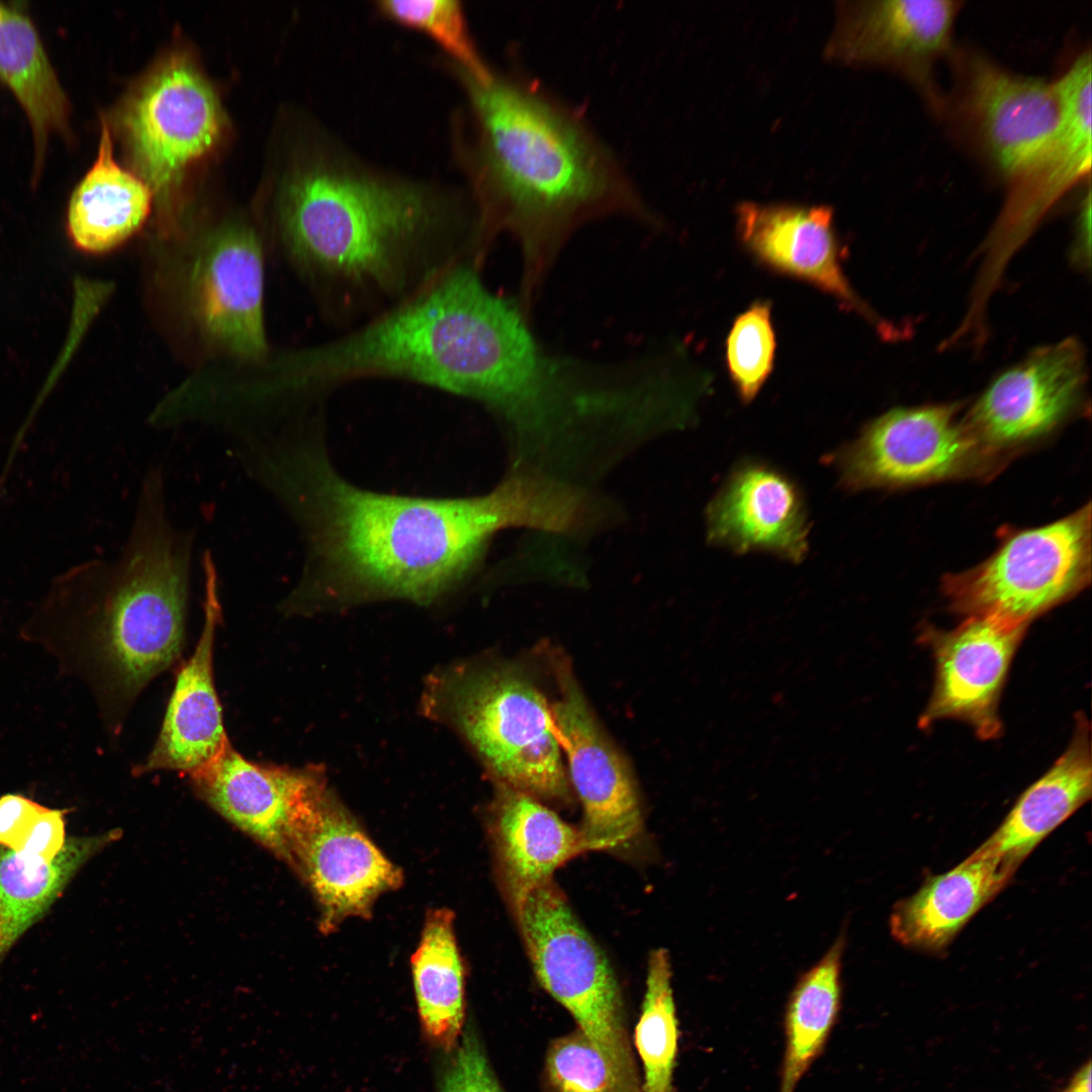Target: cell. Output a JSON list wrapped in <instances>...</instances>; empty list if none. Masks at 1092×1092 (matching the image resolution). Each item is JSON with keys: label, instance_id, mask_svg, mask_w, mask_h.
I'll return each instance as SVG.
<instances>
[{"label": "cell", "instance_id": "obj_1", "mask_svg": "<svg viewBox=\"0 0 1092 1092\" xmlns=\"http://www.w3.org/2000/svg\"><path fill=\"white\" fill-rule=\"evenodd\" d=\"M248 476L301 525L309 565L289 598L327 582L354 598L428 603L462 580L497 531L553 532L563 499L547 477L518 473L486 495L424 498L359 489L306 442L273 439L255 450Z\"/></svg>", "mask_w": 1092, "mask_h": 1092}, {"label": "cell", "instance_id": "obj_2", "mask_svg": "<svg viewBox=\"0 0 1092 1092\" xmlns=\"http://www.w3.org/2000/svg\"><path fill=\"white\" fill-rule=\"evenodd\" d=\"M476 123L478 234L518 244V300L530 312L569 238L611 214L653 221L622 170L573 112L533 83L494 73L478 81L458 70Z\"/></svg>", "mask_w": 1092, "mask_h": 1092}, {"label": "cell", "instance_id": "obj_3", "mask_svg": "<svg viewBox=\"0 0 1092 1092\" xmlns=\"http://www.w3.org/2000/svg\"><path fill=\"white\" fill-rule=\"evenodd\" d=\"M194 546L195 533L171 516L161 469H150L117 555L59 574L25 627L34 639L57 641L113 736L141 692L181 654Z\"/></svg>", "mask_w": 1092, "mask_h": 1092}, {"label": "cell", "instance_id": "obj_4", "mask_svg": "<svg viewBox=\"0 0 1092 1092\" xmlns=\"http://www.w3.org/2000/svg\"><path fill=\"white\" fill-rule=\"evenodd\" d=\"M521 306L491 291L476 267L441 268L395 307L294 362L298 385L396 377L490 400Z\"/></svg>", "mask_w": 1092, "mask_h": 1092}, {"label": "cell", "instance_id": "obj_5", "mask_svg": "<svg viewBox=\"0 0 1092 1092\" xmlns=\"http://www.w3.org/2000/svg\"><path fill=\"white\" fill-rule=\"evenodd\" d=\"M428 187L382 176L346 156L324 154L288 182L284 245L302 271L349 291L393 294L427 259L450 221Z\"/></svg>", "mask_w": 1092, "mask_h": 1092}, {"label": "cell", "instance_id": "obj_6", "mask_svg": "<svg viewBox=\"0 0 1092 1092\" xmlns=\"http://www.w3.org/2000/svg\"><path fill=\"white\" fill-rule=\"evenodd\" d=\"M438 704L502 787L538 800L569 796L553 714L533 681L510 666L450 672Z\"/></svg>", "mask_w": 1092, "mask_h": 1092}, {"label": "cell", "instance_id": "obj_7", "mask_svg": "<svg viewBox=\"0 0 1092 1092\" xmlns=\"http://www.w3.org/2000/svg\"><path fill=\"white\" fill-rule=\"evenodd\" d=\"M513 912L541 986L604 1057L617 1092H640L617 979L564 894L550 879Z\"/></svg>", "mask_w": 1092, "mask_h": 1092}, {"label": "cell", "instance_id": "obj_8", "mask_svg": "<svg viewBox=\"0 0 1092 1092\" xmlns=\"http://www.w3.org/2000/svg\"><path fill=\"white\" fill-rule=\"evenodd\" d=\"M1091 580V507L1030 529L1001 533L996 550L965 571L946 574L942 592L966 617L1028 625L1075 597Z\"/></svg>", "mask_w": 1092, "mask_h": 1092}, {"label": "cell", "instance_id": "obj_9", "mask_svg": "<svg viewBox=\"0 0 1092 1092\" xmlns=\"http://www.w3.org/2000/svg\"><path fill=\"white\" fill-rule=\"evenodd\" d=\"M1064 97L1052 140L1007 182L1003 206L981 248V263L962 325L984 330L987 306L1008 263L1064 194L1091 168V56L1081 55L1057 79Z\"/></svg>", "mask_w": 1092, "mask_h": 1092}, {"label": "cell", "instance_id": "obj_10", "mask_svg": "<svg viewBox=\"0 0 1092 1092\" xmlns=\"http://www.w3.org/2000/svg\"><path fill=\"white\" fill-rule=\"evenodd\" d=\"M848 491L987 477L1003 462L976 440L953 404L891 410L831 454Z\"/></svg>", "mask_w": 1092, "mask_h": 1092}, {"label": "cell", "instance_id": "obj_11", "mask_svg": "<svg viewBox=\"0 0 1092 1092\" xmlns=\"http://www.w3.org/2000/svg\"><path fill=\"white\" fill-rule=\"evenodd\" d=\"M951 109L979 153L1006 181L1055 135L1064 114L1058 80L1021 76L975 52L953 56Z\"/></svg>", "mask_w": 1092, "mask_h": 1092}, {"label": "cell", "instance_id": "obj_12", "mask_svg": "<svg viewBox=\"0 0 1092 1092\" xmlns=\"http://www.w3.org/2000/svg\"><path fill=\"white\" fill-rule=\"evenodd\" d=\"M1086 380L1081 343L1065 339L1000 374L964 421L979 444L1004 462L1005 455L1046 436L1076 413Z\"/></svg>", "mask_w": 1092, "mask_h": 1092}, {"label": "cell", "instance_id": "obj_13", "mask_svg": "<svg viewBox=\"0 0 1092 1092\" xmlns=\"http://www.w3.org/2000/svg\"><path fill=\"white\" fill-rule=\"evenodd\" d=\"M120 123L147 183L162 193L213 146L222 116L199 71L174 56L127 100Z\"/></svg>", "mask_w": 1092, "mask_h": 1092}, {"label": "cell", "instance_id": "obj_14", "mask_svg": "<svg viewBox=\"0 0 1092 1092\" xmlns=\"http://www.w3.org/2000/svg\"><path fill=\"white\" fill-rule=\"evenodd\" d=\"M1027 626L970 616L949 631L924 629L921 639L932 650L935 680L920 727L954 719L970 725L981 739L998 737L1002 732L999 699Z\"/></svg>", "mask_w": 1092, "mask_h": 1092}, {"label": "cell", "instance_id": "obj_15", "mask_svg": "<svg viewBox=\"0 0 1092 1092\" xmlns=\"http://www.w3.org/2000/svg\"><path fill=\"white\" fill-rule=\"evenodd\" d=\"M559 686L552 714L567 754L569 778L582 805L579 830L586 851L620 848L642 828L636 786L571 674L561 670Z\"/></svg>", "mask_w": 1092, "mask_h": 1092}, {"label": "cell", "instance_id": "obj_16", "mask_svg": "<svg viewBox=\"0 0 1092 1092\" xmlns=\"http://www.w3.org/2000/svg\"><path fill=\"white\" fill-rule=\"evenodd\" d=\"M189 776L213 809L289 862L326 793L309 770L253 762L231 743Z\"/></svg>", "mask_w": 1092, "mask_h": 1092}, {"label": "cell", "instance_id": "obj_17", "mask_svg": "<svg viewBox=\"0 0 1092 1092\" xmlns=\"http://www.w3.org/2000/svg\"><path fill=\"white\" fill-rule=\"evenodd\" d=\"M186 275V303L202 336L235 356H262L264 264L256 236L243 228L215 234L194 252Z\"/></svg>", "mask_w": 1092, "mask_h": 1092}, {"label": "cell", "instance_id": "obj_18", "mask_svg": "<svg viewBox=\"0 0 1092 1092\" xmlns=\"http://www.w3.org/2000/svg\"><path fill=\"white\" fill-rule=\"evenodd\" d=\"M736 217L740 242L759 264L828 294L883 338L900 337L902 332L877 314L849 282L830 208L746 202L738 206Z\"/></svg>", "mask_w": 1092, "mask_h": 1092}, {"label": "cell", "instance_id": "obj_19", "mask_svg": "<svg viewBox=\"0 0 1092 1092\" xmlns=\"http://www.w3.org/2000/svg\"><path fill=\"white\" fill-rule=\"evenodd\" d=\"M291 863L314 894L324 932L347 918L369 915L377 898L403 880L401 871L327 792L296 841Z\"/></svg>", "mask_w": 1092, "mask_h": 1092}, {"label": "cell", "instance_id": "obj_20", "mask_svg": "<svg viewBox=\"0 0 1092 1092\" xmlns=\"http://www.w3.org/2000/svg\"><path fill=\"white\" fill-rule=\"evenodd\" d=\"M708 541L735 554L763 552L799 564L809 551V516L800 486L756 460L739 462L706 510Z\"/></svg>", "mask_w": 1092, "mask_h": 1092}, {"label": "cell", "instance_id": "obj_21", "mask_svg": "<svg viewBox=\"0 0 1092 1092\" xmlns=\"http://www.w3.org/2000/svg\"><path fill=\"white\" fill-rule=\"evenodd\" d=\"M204 619L195 650L180 670L164 721L139 774L192 772L214 760L230 744L213 678L215 631L221 618L218 572L210 551L201 557Z\"/></svg>", "mask_w": 1092, "mask_h": 1092}, {"label": "cell", "instance_id": "obj_22", "mask_svg": "<svg viewBox=\"0 0 1092 1092\" xmlns=\"http://www.w3.org/2000/svg\"><path fill=\"white\" fill-rule=\"evenodd\" d=\"M961 5L952 0L864 3L848 30L849 55L897 71L921 91L933 108L943 110L934 67L950 49Z\"/></svg>", "mask_w": 1092, "mask_h": 1092}, {"label": "cell", "instance_id": "obj_23", "mask_svg": "<svg viewBox=\"0 0 1092 1092\" xmlns=\"http://www.w3.org/2000/svg\"><path fill=\"white\" fill-rule=\"evenodd\" d=\"M1017 870L971 853L951 870L929 877L890 915L902 945L932 954L946 950L965 925L1008 885Z\"/></svg>", "mask_w": 1092, "mask_h": 1092}, {"label": "cell", "instance_id": "obj_24", "mask_svg": "<svg viewBox=\"0 0 1092 1092\" xmlns=\"http://www.w3.org/2000/svg\"><path fill=\"white\" fill-rule=\"evenodd\" d=\"M1076 720L1065 752L1021 794L1002 823L972 853L1017 870L1051 832L1091 798L1090 727L1082 714Z\"/></svg>", "mask_w": 1092, "mask_h": 1092}, {"label": "cell", "instance_id": "obj_25", "mask_svg": "<svg viewBox=\"0 0 1092 1092\" xmlns=\"http://www.w3.org/2000/svg\"><path fill=\"white\" fill-rule=\"evenodd\" d=\"M492 835L499 876L514 911L556 869L586 851L579 827L563 821L540 800L502 787L493 811Z\"/></svg>", "mask_w": 1092, "mask_h": 1092}, {"label": "cell", "instance_id": "obj_26", "mask_svg": "<svg viewBox=\"0 0 1092 1092\" xmlns=\"http://www.w3.org/2000/svg\"><path fill=\"white\" fill-rule=\"evenodd\" d=\"M152 197L150 185L114 160L109 126L102 118L97 158L68 204L67 233L73 246L88 255L116 250L143 228Z\"/></svg>", "mask_w": 1092, "mask_h": 1092}, {"label": "cell", "instance_id": "obj_27", "mask_svg": "<svg viewBox=\"0 0 1092 1092\" xmlns=\"http://www.w3.org/2000/svg\"><path fill=\"white\" fill-rule=\"evenodd\" d=\"M0 84L11 91L29 121L35 183L50 136L70 135L71 106L33 22L18 3L0 2Z\"/></svg>", "mask_w": 1092, "mask_h": 1092}, {"label": "cell", "instance_id": "obj_28", "mask_svg": "<svg viewBox=\"0 0 1092 1092\" xmlns=\"http://www.w3.org/2000/svg\"><path fill=\"white\" fill-rule=\"evenodd\" d=\"M115 833L70 838L53 860L0 847V963Z\"/></svg>", "mask_w": 1092, "mask_h": 1092}, {"label": "cell", "instance_id": "obj_29", "mask_svg": "<svg viewBox=\"0 0 1092 1092\" xmlns=\"http://www.w3.org/2000/svg\"><path fill=\"white\" fill-rule=\"evenodd\" d=\"M846 931L796 982L785 1011V1053L779 1092H795L823 1052L841 1007Z\"/></svg>", "mask_w": 1092, "mask_h": 1092}, {"label": "cell", "instance_id": "obj_30", "mask_svg": "<svg viewBox=\"0 0 1092 1092\" xmlns=\"http://www.w3.org/2000/svg\"><path fill=\"white\" fill-rule=\"evenodd\" d=\"M453 918L446 908L429 913L411 963L423 1031L445 1051L455 1045L465 1013L464 969Z\"/></svg>", "mask_w": 1092, "mask_h": 1092}, {"label": "cell", "instance_id": "obj_31", "mask_svg": "<svg viewBox=\"0 0 1092 1092\" xmlns=\"http://www.w3.org/2000/svg\"><path fill=\"white\" fill-rule=\"evenodd\" d=\"M671 964L665 948L648 959L642 1013L635 1030V1044L643 1064V1092H675L678 1022L671 987Z\"/></svg>", "mask_w": 1092, "mask_h": 1092}, {"label": "cell", "instance_id": "obj_32", "mask_svg": "<svg viewBox=\"0 0 1092 1092\" xmlns=\"http://www.w3.org/2000/svg\"><path fill=\"white\" fill-rule=\"evenodd\" d=\"M776 349L770 306L755 301L735 318L726 340L729 376L743 403L757 396L771 373Z\"/></svg>", "mask_w": 1092, "mask_h": 1092}, {"label": "cell", "instance_id": "obj_33", "mask_svg": "<svg viewBox=\"0 0 1092 1092\" xmlns=\"http://www.w3.org/2000/svg\"><path fill=\"white\" fill-rule=\"evenodd\" d=\"M378 9L394 20L430 34L452 57L460 70L485 81L492 72L482 62L470 37L461 3L456 0L377 2Z\"/></svg>", "mask_w": 1092, "mask_h": 1092}, {"label": "cell", "instance_id": "obj_34", "mask_svg": "<svg viewBox=\"0 0 1092 1092\" xmlns=\"http://www.w3.org/2000/svg\"><path fill=\"white\" fill-rule=\"evenodd\" d=\"M545 1080L547 1092H617L608 1063L579 1029L551 1044Z\"/></svg>", "mask_w": 1092, "mask_h": 1092}, {"label": "cell", "instance_id": "obj_35", "mask_svg": "<svg viewBox=\"0 0 1092 1092\" xmlns=\"http://www.w3.org/2000/svg\"><path fill=\"white\" fill-rule=\"evenodd\" d=\"M440 1092H504L471 1028H467L462 1035V1041L443 1077Z\"/></svg>", "mask_w": 1092, "mask_h": 1092}, {"label": "cell", "instance_id": "obj_36", "mask_svg": "<svg viewBox=\"0 0 1092 1092\" xmlns=\"http://www.w3.org/2000/svg\"><path fill=\"white\" fill-rule=\"evenodd\" d=\"M47 807L21 794L0 797V847L19 851Z\"/></svg>", "mask_w": 1092, "mask_h": 1092}, {"label": "cell", "instance_id": "obj_37", "mask_svg": "<svg viewBox=\"0 0 1092 1092\" xmlns=\"http://www.w3.org/2000/svg\"><path fill=\"white\" fill-rule=\"evenodd\" d=\"M66 810L46 808L19 852L53 860L66 844Z\"/></svg>", "mask_w": 1092, "mask_h": 1092}, {"label": "cell", "instance_id": "obj_38", "mask_svg": "<svg viewBox=\"0 0 1092 1092\" xmlns=\"http://www.w3.org/2000/svg\"><path fill=\"white\" fill-rule=\"evenodd\" d=\"M1065 1092H1091L1090 1062L1078 1071Z\"/></svg>", "mask_w": 1092, "mask_h": 1092}]
</instances>
